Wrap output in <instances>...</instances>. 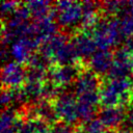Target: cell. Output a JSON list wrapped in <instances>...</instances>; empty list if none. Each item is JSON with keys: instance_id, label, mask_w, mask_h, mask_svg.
Instances as JSON below:
<instances>
[{"instance_id": "cell-1", "label": "cell", "mask_w": 133, "mask_h": 133, "mask_svg": "<svg viewBox=\"0 0 133 133\" xmlns=\"http://www.w3.org/2000/svg\"><path fill=\"white\" fill-rule=\"evenodd\" d=\"M132 82L125 79H112L100 90L101 102L105 107H116L128 102L132 96Z\"/></svg>"}, {"instance_id": "cell-2", "label": "cell", "mask_w": 133, "mask_h": 133, "mask_svg": "<svg viewBox=\"0 0 133 133\" xmlns=\"http://www.w3.org/2000/svg\"><path fill=\"white\" fill-rule=\"evenodd\" d=\"M133 69L132 53L129 48H123L115 52L109 70V76L113 79H121L128 76Z\"/></svg>"}, {"instance_id": "cell-3", "label": "cell", "mask_w": 133, "mask_h": 133, "mask_svg": "<svg viewBox=\"0 0 133 133\" xmlns=\"http://www.w3.org/2000/svg\"><path fill=\"white\" fill-rule=\"evenodd\" d=\"M58 23L62 26H73L82 16V5L76 2L60 1L57 3Z\"/></svg>"}, {"instance_id": "cell-4", "label": "cell", "mask_w": 133, "mask_h": 133, "mask_svg": "<svg viewBox=\"0 0 133 133\" xmlns=\"http://www.w3.org/2000/svg\"><path fill=\"white\" fill-rule=\"evenodd\" d=\"M54 110L57 117H60L68 123H74L79 117L77 111V103L74 97L69 94L58 97L54 105Z\"/></svg>"}, {"instance_id": "cell-5", "label": "cell", "mask_w": 133, "mask_h": 133, "mask_svg": "<svg viewBox=\"0 0 133 133\" xmlns=\"http://www.w3.org/2000/svg\"><path fill=\"white\" fill-rule=\"evenodd\" d=\"M25 77V70L16 62L6 64L2 70V82L9 87H16L24 81Z\"/></svg>"}, {"instance_id": "cell-6", "label": "cell", "mask_w": 133, "mask_h": 133, "mask_svg": "<svg viewBox=\"0 0 133 133\" xmlns=\"http://www.w3.org/2000/svg\"><path fill=\"white\" fill-rule=\"evenodd\" d=\"M125 112L121 106L116 107H105L99 113V119L103 124L104 127H108L110 129H115L119 126L121 123L124 122Z\"/></svg>"}, {"instance_id": "cell-7", "label": "cell", "mask_w": 133, "mask_h": 133, "mask_svg": "<svg viewBox=\"0 0 133 133\" xmlns=\"http://www.w3.org/2000/svg\"><path fill=\"white\" fill-rule=\"evenodd\" d=\"M99 87V79L91 72H84L80 74L75 81V92L79 97L81 95L97 91Z\"/></svg>"}, {"instance_id": "cell-8", "label": "cell", "mask_w": 133, "mask_h": 133, "mask_svg": "<svg viewBox=\"0 0 133 133\" xmlns=\"http://www.w3.org/2000/svg\"><path fill=\"white\" fill-rule=\"evenodd\" d=\"M77 74L76 69L73 65H60L53 68L49 72V77L51 78V83L57 85L68 84L71 82Z\"/></svg>"}, {"instance_id": "cell-9", "label": "cell", "mask_w": 133, "mask_h": 133, "mask_svg": "<svg viewBox=\"0 0 133 133\" xmlns=\"http://www.w3.org/2000/svg\"><path fill=\"white\" fill-rule=\"evenodd\" d=\"M112 60V55L108 50H100L90 57V64L97 73H105L107 70H110Z\"/></svg>"}, {"instance_id": "cell-10", "label": "cell", "mask_w": 133, "mask_h": 133, "mask_svg": "<svg viewBox=\"0 0 133 133\" xmlns=\"http://www.w3.org/2000/svg\"><path fill=\"white\" fill-rule=\"evenodd\" d=\"M65 45V36L63 34H55L48 38L41 47V53L46 58L54 57L61 47Z\"/></svg>"}, {"instance_id": "cell-11", "label": "cell", "mask_w": 133, "mask_h": 133, "mask_svg": "<svg viewBox=\"0 0 133 133\" xmlns=\"http://www.w3.org/2000/svg\"><path fill=\"white\" fill-rule=\"evenodd\" d=\"M73 45L75 46L79 56H83V57H91L96 52V43L95 41L87 35L86 33L80 34L76 37L75 42L73 43Z\"/></svg>"}, {"instance_id": "cell-12", "label": "cell", "mask_w": 133, "mask_h": 133, "mask_svg": "<svg viewBox=\"0 0 133 133\" xmlns=\"http://www.w3.org/2000/svg\"><path fill=\"white\" fill-rule=\"evenodd\" d=\"M78 56H79V54H78L75 46L73 44H65L56 53V55L54 56V59L56 62H58L62 65H69V63L74 62Z\"/></svg>"}, {"instance_id": "cell-13", "label": "cell", "mask_w": 133, "mask_h": 133, "mask_svg": "<svg viewBox=\"0 0 133 133\" xmlns=\"http://www.w3.org/2000/svg\"><path fill=\"white\" fill-rule=\"evenodd\" d=\"M34 111L37 117L46 123H52L57 118L54 108H52L46 100H42L39 103H37L34 107Z\"/></svg>"}, {"instance_id": "cell-14", "label": "cell", "mask_w": 133, "mask_h": 133, "mask_svg": "<svg viewBox=\"0 0 133 133\" xmlns=\"http://www.w3.org/2000/svg\"><path fill=\"white\" fill-rule=\"evenodd\" d=\"M18 133H48L46 122L34 118L27 124H23Z\"/></svg>"}, {"instance_id": "cell-15", "label": "cell", "mask_w": 133, "mask_h": 133, "mask_svg": "<svg viewBox=\"0 0 133 133\" xmlns=\"http://www.w3.org/2000/svg\"><path fill=\"white\" fill-rule=\"evenodd\" d=\"M27 7L29 9V12L36 19L41 20L44 18H47L49 12V3L44 1H34L27 3Z\"/></svg>"}, {"instance_id": "cell-16", "label": "cell", "mask_w": 133, "mask_h": 133, "mask_svg": "<svg viewBox=\"0 0 133 133\" xmlns=\"http://www.w3.org/2000/svg\"><path fill=\"white\" fill-rule=\"evenodd\" d=\"M96 109H97L96 106L85 104V103H81V102H77L78 116L83 121H90L95 115Z\"/></svg>"}, {"instance_id": "cell-17", "label": "cell", "mask_w": 133, "mask_h": 133, "mask_svg": "<svg viewBox=\"0 0 133 133\" xmlns=\"http://www.w3.org/2000/svg\"><path fill=\"white\" fill-rule=\"evenodd\" d=\"M119 25H121V32L123 36L133 35V16L125 18Z\"/></svg>"}, {"instance_id": "cell-18", "label": "cell", "mask_w": 133, "mask_h": 133, "mask_svg": "<svg viewBox=\"0 0 133 133\" xmlns=\"http://www.w3.org/2000/svg\"><path fill=\"white\" fill-rule=\"evenodd\" d=\"M123 124H124V128L126 129V131L133 133V107L129 108L128 111L126 112Z\"/></svg>"}, {"instance_id": "cell-19", "label": "cell", "mask_w": 133, "mask_h": 133, "mask_svg": "<svg viewBox=\"0 0 133 133\" xmlns=\"http://www.w3.org/2000/svg\"><path fill=\"white\" fill-rule=\"evenodd\" d=\"M53 133H75L73 129L66 125H56L53 129Z\"/></svg>"}, {"instance_id": "cell-20", "label": "cell", "mask_w": 133, "mask_h": 133, "mask_svg": "<svg viewBox=\"0 0 133 133\" xmlns=\"http://www.w3.org/2000/svg\"><path fill=\"white\" fill-rule=\"evenodd\" d=\"M14 99V96H12V91H9V90H3L2 91V95H1V100H2V104L3 105H6L8 104L11 100Z\"/></svg>"}, {"instance_id": "cell-21", "label": "cell", "mask_w": 133, "mask_h": 133, "mask_svg": "<svg viewBox=\"0 0 133 133\" xmlns=\"http://www.w3.org/2000/svg\"><path fill=\"white\" fill-rule=\"evenodd\" d=\"M15 6H16V3L15 2H4L3 4H2V11L3 12H5V11H8V10H10V9H14L15 8ZM16 9V8H15Z\"/></svg>"}, {"instance_id": "cell-22", "label": "cell", "mask_w": 133, "mask_h": 133, "mask_svg": "<svg viewBox=\"0 0 133 133\" xmlns=\"http://www.w3.org/2000/svg\"><path fill=\"white\" fill-rule=\"evenodd\" d=\"M128 46H129V49L130 50H133V38H132V42H129L128 43Z\"/></svg>"}]
</instances>
